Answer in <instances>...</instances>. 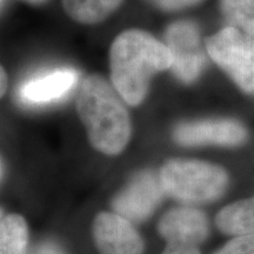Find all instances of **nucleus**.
Listing matches in <instances>:
<instances>
[{
	"instance_id": "obj_18",
	"label": "nucleus",
	"mask_w": 254,
	"mask_h": 254,
	"mask_svg": "<svg viewBox=\"0 0 254 254\" xmlns=\"http://www.w3.org/2000/svg\"><path fill=\"white\" fill-rule=\"evenodd\" d=\"M31 254H65L55 244H41Z\"/></svg>"
},
{
	"instance_id": "obj_10",
	"label": "nucleus",
	"mask_w": 254,
	"mask_h": 254,
	"mask_svg": "<svg viewBox=\"0 0 254 254\" xmlns=\"http://www.w3.org/2000/svg\"><path fill=\"white\" fill-rule=\"evenodd\" d=\"M78 74L73 69H57L25 82L20 90L23 101L47 104L66 95L77 84Z\"/></svg>"
},
{
	"instance_id": "obj_13",
	"label": "nucleus",
	"mask_w": 254,
	"mask_h": 254,
	"mask_svg": "<svg viewBox=\"0 0 254 254\" xmlns=\"http://www.w3.org/2000/svg\"><path fill=\"white\" fill-rule=\"evenodd\" d=\"M28 228L19 214H6L0 222V254H26Z\"/></svg>"
},
{
	"instance_id": "obj_14",
	"label": "nucleus",
	"mask_w": 254,
	"mask_h": 254,
	"mask_svg": "<svg viewBox=\"0 0 254 254\" xmlns=\"http://www.w3.org/2000/svg\"><path fill=\"white\" fill-rule=\"evenodd\" d=\"M219 6L228 26L254 39V0H219Z\"/></svg>"
},
{
	"instance_id": "obj_20",
	"label": "nucleus",
	"mask_w": 254,
	"mask_h": 254,
	"mask_svg": "<svg viewBox=\"0 0 254 254\" xmlns=\"http://www.w3.org/2000/svg\"><path fill=\"white\" fill-rule=\"evenodd\" d=\"M24 1L30 2V4H41V2L46 1V0H24Z\"/></svg>"
},
{
	"instance_id": "obj_2",
	"label": "nucleus",
	"mask_w": 254,
	"mask_h": 254,
	"mask_svg": "<svg viewBox=\"0 0 254 254\" xmlns=\"http://www.w3.org/2000/svg\"><path fill=\"white\" fill-rule=\"evenodd\" d=\"M118 91L99 74L82 80L77 94V112L97 151L122 153L131 138V120Z\"/></svg>"
},
{
	"instance_id": "obj_5",
	"label": "nucleus",
	"mask_w": 254,
	"mask_h": 254,
	"mask_svg": "<svg viewBox=\"0 0 254 254\" xmlns=\"http://www.w3.org/2000/svg\"><path fill=\"white\" fill-rule=\"evenodd\" d=\"M165 38L173 55L174 74L186 84L193 82L206 65L198 27L190 21H178L167 28Z\"/></svg>"
},
{
	"instance_id": "obj_1",
	"label": "nucleus",
	"mask_w": 254,
	"mask_h": 254,
	"mask_svg": "<svg viewBox=\"0 0 254 254\" xmlns=\"http://www.w3.org/2000/svg\"><path fill=\"white\" fill-rule=\"evenodd\" d=\"M173 55L166 44L141 30H127L110 49L112 85L126 104H141L157 72L171 68Z\"/></svg>"
},
{
	"instance_id": "obj_12",
	"label": "nucleus",
	"mask_w": 254,
	"mask_h": 254,
	"mask_svg": "<svg viewBox=\"0 0 254 254\" xmlns=\"http://www.w3.org/2000/svg\"><path fill=\"white\" fill-rule=\"evenodd\" d=\"M66 14L80 24L93 25L109 18L123 0H62Z\"/></svg>"
},
{
	"instance_id": "obj_6",
	"label": "nucleus",
	"mask_w": 254,
	"mask_h": 254,
	"mask_svg": "<svg viewBox=\"0 0 254 254\" xmlns=\"http://www.w3.org/2000/svg\"><path fill=\"white\" fill-rule=\"evenodd\" d=\"M173 138L183 146H240L249 139L243 123L230 118L194 120L176 126Z\"/></svg>"
},
{
	"instance_id": "obj_8",
	"label": "nucleus",
	"mask_w": 254,
	"mask_h": 254,
	"mask_svg": "<svg viewBox=\"0 0 254 254\" xmlns=\"http://www.w3.org/2000/svg\"><path fill=\"white\" fill-rule=\"evenodd\" d=\"M93 239L100 254H142L144 241L131 221L111 212H101L92 224Z\"/></svg>"
},
{
	"instance_id": "obj_19",
	"label": "nucleus",
	"mask_w": 254,
	"mask_h": 254,
	"mask_svg": "<svg viewBox=\"0 0 254 254\" xmlns=\"http://www.w3.org/2000/svg\"><path fill=\"white\" fill-rule=\"evenodd\" d=\"M6 86H7V79H6V73L4 68H1V95L5 94Z\"/></svg>"
},
{
	"instance_id": "obj_11",
	"label": "nucleus",
	"mask_w": 254,
	"mask_h": 254,
	"mask_svg": "<svg viewBox=\"0 0 254 254\" xmlns=\"http://www.w3.org/2000/svg\"><path fill=\"white\" fill-rule=\"evenodd\" d=\"M215 225L228 236H253L254 195L225 206L215 217Z\"/></svg>"
},
{
	"instance_id": "obj_3",
	"label": "nucleus",
	"mask_w": 254,
	"mask_h": 254,
	"mask_svg": "<svg viewBox=\"0 0 254 254\" xmlns=\"http://www.w3.org/2000/svg\"><path fill=\"white\" fill-rule=\"evenodd\" d=\"M159 178L165 194L189 205L214 201L228 185L224 168L201 160H170L161 168Z\"/></svg>"
},
{
	"instance_id": "obj_15",
	"label": "nucleus",
	"mask_w": 254,
	"mask_h": 254,
	"mask_svg": "<svg viewBox=\"0 0 254 254\" xmlns=\"http://www.w3.org/2000/svg\"><path fill=\"white\" fill-rule=\"evenodd\" d=\"M213 254H254V234L233 237Z\"/></svg>"
},
{
	"instance_id": "obj_16",
	"label": "nucleus",
	"mask_w": 254,
	"mask_h": 254,
	"mask_svg": "<svg viewBox=\"0 0 254 254\" xmlns=\"http://www.w3.org/2000/svg\"><path fill=\"white\" fill-rule=\"evenodd\" d=\"M163 254H200L198 244L185 239H170Z\"/></svg>"
},
{
	"instance_id": "obj_7",
	"label": "nucleus",
	"mask_w": 254,
	"mask_h": 254,
	"mask_svg": "<svg viewBox=\"0 0 254 254\" xmlns=\"http://www.w3.org/2000/svg\"><path fill=\"white\" fill-rule=\"evenodd\" d=\"M164 194L160 178L151 172H142L113 199V211L131 222L142 221L153 213Z\"/></svg>"
},
{
	"instance_id": "obj_9",
	"label": "nucleus",
	"mask_w": 254,
	"mask_h": 254,
	"mask_svg": "<svg viewBox=\"0 0 254 254\" xmlns=\"http://www.w3.org/2000/svg\"><path fill=\"white\" fill-rule=\"evenodd\" d=\"M158 232L165 240L180 238L201 245L208 236L209 226L201 211L185 206L165 213L158 224Z\"/></svg>"
},
{
	"instance_id": "obj_4",
	"label": "nucleus",
	"mask_w": 254,
	"mask_h": 254,
	"mask_svg": "<svg viewBox=\"0 0 254 254\" xmlns=\"http://www.w3.org/2000/svg\"><path fill=\"white\" fill-rule=\"evenodd\" d=\"M207 56L245 93H254V39L226 26L205 40Z\"/></svg>"
},
{
	"instance_id": "obj_17",
	"label": "nucleus",
	"mask_w": 254,
	"mask_h": 254,
	"mask_svg": "<svg viewBox=\"0 0 254 254\" xmlns=\"http://www.w3.org/2000/svg\"><path fill=\"white\" fill-rule=\"evenodd\" d=\"M148 1L164 11H179L199 4L202 0H148Z\"/></svg>"
}]
</instances>
